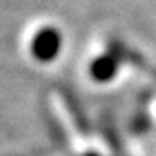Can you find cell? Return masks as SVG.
Instances as JSON below:
<instances>
[{"label":"cell","instance_id":"1","mask_svg":"<svg viewBox=\"0 0 156 156\" xmlns=\"http://www.w3.org/2000/svg\"><path fill=\"white\" fill-rule=\"evenodd\" d=\"M61 48V36L56 29L45 27L38 32L32 40V56L40 61H52Z\"/></svg>","mask_w":156,"mask_h":156},{"label":"cell","instance_id":"2","mask_svg":"<svg viewBox=\"0 0 156 156\" xmlns=\"http://www.w3.org/2000/svg\"><path fill=\"white\" fill-rule=\"evenodd\" d=\"M117 68H119V63H117V59H115V56L104 54V56L97 58V59L92 63L90 74H92V77H94L95 81L106 83V81H109V79L117 74Z\"/></svg>","mask_w":156,"mask_h":156},{"label":"cell","instance_id":"3","mask_svg":"<svg viewBox=\"0 0 156 156\" xmlns=\"http://www.w3.org/2000/svg\"><path fill=\"white\" fill-rule=\"evenodd\" d=\"M86 156H97V154H86Z\"/></svg>","mask_w":156,"mask_h":156}]
</instances>
